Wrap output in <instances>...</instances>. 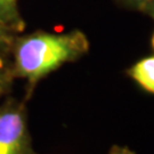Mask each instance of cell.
Instances as JSON below:
<instances>
[{"instance_id": "277c9868", "label": "cell", "mask_w": 154, "mask_h": 154, "mask_svg": "<svg viewBox=\"0 0 154 154\" xmlns=\"http://www.w3.org/2000/svg\"><path fill=\"white\" fill-rule=\"evenodd\" d=\"M0 24L15 34L24 30L25 23L18 11V0H0Z\"/></svg>"}, {"instance_id": "52a82bcc", "label": "cell", "mask_w": 154, "mask_h": 154, "mask_svg": "<svg viewBox=\"0 0 154 154\" xmlns=\"http://www.w3.org/2000/svg\"><path fill=\"white\" fill-rule=\"evenodd\" d=\"M122 6L128 7V8H131V9H139L142 11L145 4L149 2V0H118Z\"/></svg>"}, {"instance_id": "9c48e42d", "label": "cell", "mask_w": 154, "mask_h": 154, "mask_svg": "<svg viewBox=\"0 0 154 154\" xmlns=\"http://www.w3.org/2000/svg\"><path fill=\"white\" fill-rule=\"evenodd\" d=\"M142 11L149 15L152 18H154V0H149V2H146L145 6L142 8Z\"/></svg>"}, {"instance_id": "8992f818", "label": "cell", "mask_w": 154, "mask_h": 154, "mask_svg": "<svg viewBox=\"0 0 154 154\" xmlns=\"http://www.w3.org/2000/svg\"><path fill=\"white\" fill-rule=\"evenodd\" d=\"M15 38V33L0 24V54L7 56Z\"/></svg>"}, {"instance_id": "3957f363", "label": "cell", "mask_w": 154, "mask_h": 154, "mask_svg": "<svg viewBox=\"0 0 154 154\" xmlns=\"http://www.w3.org/2000/svg\"><path fill=\"white\" fill-rule=\"evenodd\" d=\"M143 91L154 96V55L145 56L126 71Z\"/></svg>"}, {"instance_id": "7a4b0ae2", "label": "cell", "mask_w": 154, "mask_h": 154, "mask_svg": "<svg viewBox=\"0 0 154 154\" xmlns=\"http://www.w3.org/2000/svg\"><path fill=\"white\" fill-rule=\"evenodd\" d=\"M0 154H37L24 102L8 98L0 106Z\"/></svg>"}, {"instance_id": "5b68a950", "label": "cell", "mask_w": 154, "mask_h": 154, "mask_svg": "<svg viewBox=\"0 0 154 154\" xmlns=\"http://www.w3.org/2000/svg\"><path fill=\"white\" fill-rule=\"evenodd\" d=\"M6 57L7 56L0 54V98L11 91L13 81L15 79L9 61H7Z\"/></svg>"}, {"instance_id": "6da1fadb", "label": "cell", "mask_w": 154, "mask_h": 154, "mask_svg": "<svg viewBox=\"0 0 154 154\" xmlns=\"http://www.w3.org/2000/svg\"><path fill=\"white\" fill-rule=\"evenodd\" d=\"M89 51V41L79 30L69 33L35 31L14 38L11 50V69L15 78L26 81L28 99L38 82L66 63L78 61Z\"/></svg>"}, {"instance_id": "ba28073f", "label": "cell", "mask_w": 154, "mask_h": 154, "mask_svg": "<svg viewBox=\"0 0 154 154\" xmlns=\"http://www.w3.org/2000/svg\"><path fill=\"white\" fill-rule=\"evenodd\" d=\"M109 154H136L134 151L128 149L126 146H118V145H113L111 147Z\"/></svg>"}, {"instance_id": "30bf717a", "label": "cell", "mask_w": 154, "mask_h": 154, "mask_svg": "<svg viewBox=\"0 0 154 154\" xmlns=\"http://www.w3.org/2000/svg\"><path fill=\"white\" fill-rule=\"evenodd\" d=\"M151 46H152V48H153V50H154V32H153V34H152V38H151Z\"/></svg>"}]
</instances>
